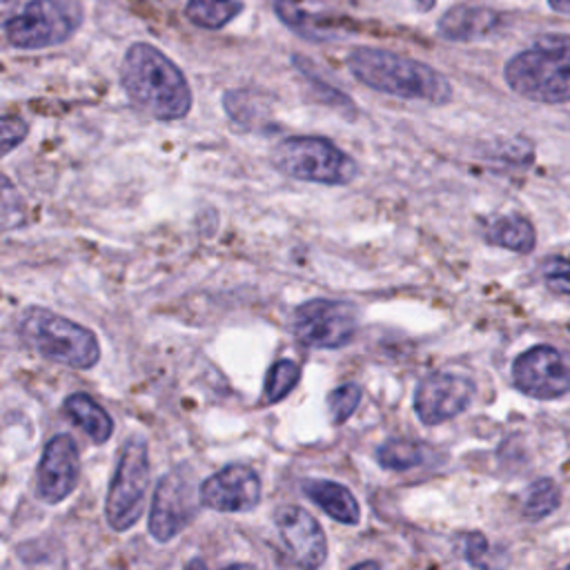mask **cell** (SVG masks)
<instances>
[{
	"mask_svg": "<svg viewBox=\"0 0 570 570\" xmlns=\"http://www.w3.org/2000/svg\"><path fill=\"white\" fill-rule=\"evenodd\" d=\"M20 338L42 358L73 370H89L100 358L91 330L45 307H29L18 323Z\"/></svg>",
	"mask_w": 570,
	"mask_h": 570,
	"instance_id": "cell-4",
	"label": "cell"
},
{
	"mask_svg": "<svg viewBox=\"0 0 570 570\" xmlns=\"http://www.w3.org/2000/svg\"><path fill=\"white\" fill-rule=\"evenodd\" d=\"M512 383L534 399H559L570 392V356L552 345H534L512 363Z\"/></svg>",
	"mask_w": 570,
	"mask_h": 570,
	"instance_id": "cell-10",
	"label": "cell"
},
{
	"mask_svg": "<svg viewBox=\"0 0 570 570\" xmlns=\"http://www.w3.org/2000/svg\"><path fill=\"white\" fill-rule=\"evenodd\" d=\"M263 494L261 476L245 463H229L200 483V505L216 512H249Z\"/></svg>",
	"mask_w": 570,
	"mask_h": 570,
	"instance_id": "cell-12",
	"label": "cell"
},
{
	"mask_svg": "<svg viewBox=\"0 0 570 570\" xmlns=\"http://www.w3.org/2000/svg\"><path fill=\"white\" fill-rule=\"evenodd\" d=\"M2 2H4V4H9V2H18V0H2Z\"/></svg>",
	"mask_w": 570,
	"mask_h": 570,
	"instance_id": "cell-31",
	"label": "cell"
},
{
	"mask_svg": "<svg viewBox=\"0 0 570 570\" xmlns=\"http://www.w3.org/2000/svg\"><path fill=\"white\" fill-rule=\"evenodd\" d=\"M347 69L363 85L396 98L425 100L432 105H445L452 98V85L443 73L394 51L356 47L347 56Z\"/></svg>",
	"mask_w": 570,
	"mask_h": 570,
	"instance_id": "cell-2",
	"label": "cell"
},
{
	"mask_svg": "<svg viewBox=\"0 0 570 570\" xmlns=\"http://www.w3.org/2000/svg\"><path fill=\"white\" fill-rule=\"evenodd\" d=\"M541 278L552 292L570 294V261L563 256H548L539 265Z\"/></svg>",
	"mask_w": 570,
	"mask_h": 570,
	"instance_id": "cell-26",
	"label": "cell"
},
{
	"mask_svg": "<svg viewBox=\"0 0 570 570\" xmlns=\"http://www.w3.org/2000/svg\"><path fill=\"white\" fill-rule=\"evenodd\" d=\"M147 483H149L147 441L142 436H131L118 456V465L105 499V519L111 530L125 532L140 519L145 508Z\"/></svg>",
	"mask_w": 570,
	"mask_h": 570,
	"instance_id": "cell-7",
	"label": "cell"
},
{
	"mask_svg": "<svg viewBox=\"0 0 570 570\" xmlns=\"http://www.w3.org/2000/svg\"><path fill=\"white\" fill-rule=\"evenodd\" d=\"M414 2H416L423 11H428V9H432V7H434V2H436V0H414Z\"/></svg>",
	"mask_w": 570,
	"mask_h": 570,
	"instance_id": "cell-30",
	"label": "cell"
},
{
	"mask_svg": "<svg viewBox=\"0 0 570 570\" xmlns=\"http://www.w3.org/2000/svg\"><path fill=\"white\" fill-rule=\"evenodd\" d=\"M65 412L96 445L107 443L111 439L114 421L91 396H87L82 392L67 396Z\"/></svg>",
	"mask_w": 570,
	"mask_h": 570,
	"instance_id": "cell-17",
	"label": "cell"
},
{
	"mask_svg": "<svg viewBox=\"0 0 570 570\" xmlns=\"http://www.w3.org/2000/svg\"><path fill=\"white\" fill-rule=\"evenodd\" d=\"M2 154H9L11 149H16L29 134L27 122L20 116H2Z\"/></svg>",
	"mask_w": 570,
	"mask_h": 570,
	"instance_id": "cell-27",
	"label": "cell"
},
{
	"mask_svg": "<svg viewBox=\"0 0 570 570\" xmlns=\"http://www.w3.org/2000/svg\"><path fill=\"white\" fill-rule=\"evenodd\" d=\"M485 550H488V541H485V537L481 532L468 534V539H465V557H468V561L472 566H481L483 563L481 557L485 554Z\"/></svg>",
	"mask_w": 570,
	"mask_h": 570,
	"instance_id": "cell-28",
	"label": "cell"
},
{
	"mask_svg": "<svg viewBox=\"0 0 570 570\" xmlns=\"http://www.w3.org/2000/svg\"><path fill=\"white\" fill-rule=\"evenodd\" d=\"M274 167L296 180L347 185L356 178L358 165L350 154L321 136H289L272 149Z\"/></svg>",
	"mask_w": 570,
	"mask_h": 570,
	"instance_id": "cell-5",
	"label": "cell"
},
{
	"mask_svg": "<svg viewBox=\"0 0 570 570\" xmlns=\"http://www.w3.org/2000/svg\"><path fill=\"white\" fill-rule=\"evenodd\" d=\"M0 212H2V229L4 232L24 223V214H27L24 200L7 176L2 178V207H0Z\"/></svg>",
	"mask_w": 570,
	"mask_h": 570,
	"instance_id": "cell-25",
	"label": "cell"
},
{
	"mask_svg": "<svg viewBox=\"0 0 570 570\" xmlns=\"http://www.w3.org/2000/svg\"><path fill=\"white\" fill-rule=\"evenodd\" d=\"M361 403V387L356 383H343L327 396V407L334 425H343Z\"/></svg>",
	"mask_w": 570,
	"mask_h": 570,
	"instance_id": "cell-24",
	"label": "cell"
},
{
	"mask_svg": "<svg viewBox=\"0 0 570 570\" xmlns=\"http://www.w3.org/2000/svg\"><path fill=\"white\" fill-rule=\"evenodd\" d=\"M425 456H428V452H425L423 443L412 441V439H390L376 450L379 465L385 470H394V472L416 468L425 461Z\"/></svg>",
	"mask_w": 570,
	"mask_h": 570,
	"instance_id": "cell-21",
	"label": "cell"
},
{
	"mask_svg": "<svg viewBox=\"0 0 570 570\" xmlns=\"http://www.w3.org/2000/svg\"><path fill=\"white\" fill-rule=\"evenodd\" d=\"M274 521L294 563L303 568H321L325 563L327 539L318 521L307 510L298 505H281Z\"/></svg>",
	"mask_w": 570,
	"mask_h": 570,
	"instance_id": "cell-14",
	"label": "cell"
},
{
	"mask_svg": "<svg viewBox=\"0 0 570 570\" xmlns=\"http://www.w3.org/2000/svg\"><path fill=\"white\" fill-rule=\"evenodd\" d=\"M508 87L521 98L557 105L570 100V33H548L514 53L505 67Z\"/></svg>",
	"mask_w": 570,
	"mask_h": 570,
	"instance_id": "cell-3",
	"label": "cell"
},
{
	"mask_svg": "<svg viewBox=\"0 0 570 570\" xmlns=\"http://www.w3.org/2000/svg\"><path fill=\"white\" fill-rule=\"evenodd\" d=\"M276 13L278 18L296 33H301L303 38L309 40H330V38H338L343 33L341 24L330 22L316 13H305L303 9H298L296 4H292L289 0H276Z\"/></svg>",
	"mask_w": 570,
	"mask_h": 570,
	"instance_id": "cell-19",
	"label": "cell"
},
{
	"mask_svg": "<svg viewBox=\"0 0 570 570\" xmlns=\"http://www.w3.org/2000/svg\"><path fill=\"white\" fill-rule=\"evenodd\" d=\"M356 309L345 301L312 298L294 309L292 332L296 341L312 350L345 347L356 334Z\"/></svg>",
	"mask_w": 570,
	"mask_h": 570,
	"instance_id": "cell-8",
	"label": "cell"
},
{
	"mask_svg": "<svg viewBox=\"0 0 570 570\" xmlns=\"http://www.w3.org/2000/svg\"><path fill=\"white\" fill-rule=\"evenodd\" d=\"M548 7L559 13H570V0H548Z\"/></svg>",
	"mask_w": 570,
	"mask_h": 570,
	"instance_id": "cell-29",
	"label": "cell"
},
{
	"mask_svg": "<svg viewBox=\"0 0 570 570\" xmlns=\"http://www.w3.org/2000/svg\"><path fill=\"white\" fill-rule=\"evenodd\" d=\"M196 512L194 481L185 468H174L156 485L149 510V534L167 543L191 523Z\"/></svg>",
	"mask_w": 570,
	"mask_h": 570,
	"instance_id": "cell-9",
	"label": "cell"
},
{
	"mask_svg": "<svg viewBox=\"0 0 570 570\" xmlns=\"http://www.w3.org/2000/svg\"><path fill=\"white\" fill-rule=\"evenodd\" d=\"M501 13L490 7L459 4L439 18V36L454 42H472L488 38L501 24Z\"/></svg>",
	"mask_w": 570,
	"mask_h": 570,
	"instance_id": "cell-15",
	"label": "cell"
},
{
	"mask_svg": "<svg viewBox=\"0 0 570 570\" xmlns=\"http://www.w3.org/2000/svg\"><path fill=\"white\" fill-rule=\"evenodd\" d=\"M474 396V383L468 376L434 372L414 390V412L423 425H439L459 416Z\"/></svg>",
	"mask_w": 570,
	"mask_h": 570,
	"instance_id": "cell-11",
	"label": "cell"
},
{
	"mask_svg": "<svg viewBox=\"0 0 570 570\" xmlns=\"http://www.w3.org/2000/svg\"><path fill=\"white\" fill-rule=\"evenodd\" d=\"M243 9L245 4L240 0H189L185 16L200 29H223Z\"/></svg>",
	"mask_w": 570,
	"mask_h": 570,
	"instance_id": "cell-20",
	"label": "cell"
},
{
	"mask_svg": "<svg viewBox=\"0 0 570 570\" xmlns=\"http://www.w3.org/2000/svg\"><path fill=\"white\" fill-rule=\"evenodd\" d=\"M485 240L497 245V247H505V249H512V252H519V254H528L537 243V234H534V227L528 218H523L519 214H510V216L497 218L485 229Z\"/></svg>",
	"mask_w": 570,
	"mask_h": 570,
	"instance_id": "cell-18",
	"label": "cell"
},
{
	"mask_svg": "<svg viewBox=\"0 0 570 570\" xmlns=\"http://www.w3.org/2000/svg\"><path fill=\"white\" fill-rule=\"evenodd\" d=\"M301 490L309 501H314L334 521L345 523V525L358 523V519H361L358 503L345 485L325 481V479H307V481H303Z\"/></svg>",
	"mask_w": 570,
	"mask_h": 570,
	"instance_id": "cell-16",
	"label": "cell"
},
{
	"mask_svg": "<svg viewBox=\"0 0 570 570\" xmlns=\"http://www.w3.org/2000/svg\"><path fill=\"white\" fill-rule=\"evenodd\" d=\"M82 22L76 0H29L4 20V38L18 49H45L73 36Z\"/></svg>",
	"mask_w": 570,
	"mask_h": 570,
	"instance_id": "cell-6",
	"label": "cell"
},
{
	"mask_svg": "<svg viewBox=\"0 0 570 570\" xmlns=\"http://www.w3.org/2000/svg\"><path fill=\"white\" fill-rule=\"evenodd\" d=\"M80 476V452L69 434H56L47 441L36 472V494L45 503L67 499Z\"/></svg>",
	"mask_w": 570,
	"mask_h": 570,
	"instance_id": "cell-13",
	"label": "cell"
},
{
	"mask_svg": "<svg viewBox=\"0 0 570 570\" xmlns=\"http://www.w3.org/2000/svg\"><path fill=\"white\" fill-rule=\"evenodd\" d=\"M301 379V367L298 363L289 361V358H281L276 361L265 376V385H263V401L274 405L278 401H283L296 385Z\"/></svg>",
	"mask_w": 570,
	"mask_h": 570,
	"instance_id": "cell-22",
	"label": "cell"
},
{
	"mask_svg": "<svg viewBox=\"0 0 570 570\" xmlns=\"http://www.w3.org/2000/svg\"><path fill=\"white\" fill-rule=\"evenodd\" d=\"M120 82L129 102L156 120H178L191 109L185 73L149 42H134L125 51Z\"/></svg>",
	"mask_w": 570,
	"mask_h": 570,
	"instance_id": "cell-1",
	"label": "cell"
},
{
	"mask_svg": "<svg viewBox=\"0 0 570 570\" xmlns=\"http://www.w3.org/2000/svg\"><path fill=\"white\" fill-rule=\"evenodd\" d=\"M559 501H561V494H559V488L554 485V481L537 479L525 492L523 517L530 521H539V519L548 517L550 512H554L559 508Z\"/></svg>",
	"mask_w": 570,
	"mask_h": 570,
	"instance_id": "cell-23",
	"label": "cell"
}]
</instances>
